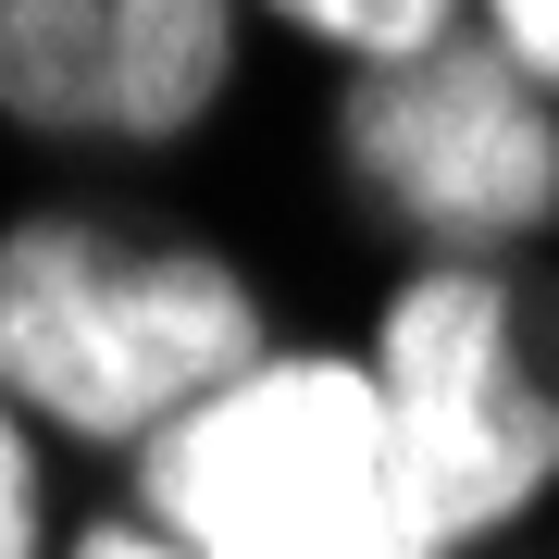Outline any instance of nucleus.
I'll list each match as a JSON object with an SVG mask.
<instances>
[{"mask_svg":"<svg viewBox=\"0 0 559 559\" xmlns=\"http://www.w3.org/2000/svg\"><path fill=\"white\" fill-rule=\"evenodd\" d=\"M249 360H274V323L212 237L124 212L0 224V399L25 423L138 460L200 399H224Z\"/></svg>","mask_w":559,"mask_h":559,"instance_id":"nucleus-1","label":"nucleus"},{"mask_svg":"<svg viewBox=\"0 0 559 559\" xmlns=\"http://www.w3.org/2000/svg\"><path fill=\"white\" fill-rule=\"evenodd\" d=\"M138 522L187 559H448L423 535L373 360L274 348L138 448Z\"/></svg>","mask_w":559,"mask_h":559,"instance_id":"nucleus-2","label":"nucleus"},{"mask_svg":"<svg viewBox=\"0 0 559 559\" xmlns=\"http://www.w3.org/2000/svg\"><path fill=\"white\" fill-rule=\"evenodd\" d=\"M360 360H373L385 436H399V485H411L423 535L448 559L510 535L559 485V399L535 385L522 299L485 261H423V274H399Z\"/></svg>","mask_w":559,"mask_h":559,"instance_id":"nucleus-3","label":"nucleus"},{"mask_svg":"<svg viewBox=\"0 0 559 559\" xmlns=\"http://www.w3.org/2000/svg\"><path fill=\"white\" fill-rule=\"evenodd\" d=\"M336 162L399 237H423V261H498L559 224V100L498 38L348 75Z\"/></svg>","mask_w":559,"mask_h":559,"instance_id":"nucleus-4","label":"nucleus"},{"mask_svg":"<svg viewBox=\"0 0 559 559\" xmlns=\"http://www.w3.org/2000/svg\"><path fill=\"white\" fill-rule=\"evenodd\" d=\"M237 87V0H0V124L50 150H175Z\"/></svg>","mask_w":559,"mask_h":559,"instance_id":"nucleus-5","label":"nucleus"},{"mask_svg":"<svg viewBox=\"0 0 559 559\" xmlns=\"http://www.w3.org/2000/svg\"><path fill=\"white\" fill-rule=\"evenodd\" d=\"M274 25H299L311 50H336V62H423V50H448V38H473V0H261Z\"/></svg>","mask_w":559,"mask_h":559,"instance_id":"nucleus-6","label":"nucleus"},{"mask_svg":"<svg viewBox=\"0 0 559 559\" xmlns=\"http://www.w3.org/2000/svg\"><path fill=\"white\" fill-rule=\"evenodd\" d=\"M0 559H50V473H38V423L0 399Z\"/></svg>","mask_w":559,"mask_h":559,"instance_id":"nucleus-7","label":"nucleus"},{"mask_svg":"<svg viewBox=\"0 0 559 559\" xmlns=\"http://www.w3.org/2000/svg\"><path fill=\"white\" fill-rule=\"evenodd\" d=\"M485 38H498L522 75L559 100V0H485Z\"/></svg>","mask_w":559,"mask_h":559,"instance_id":"nucleus-8","label":"nucleus"},{"mask_svg":"<svg viewBox=\"0 0 559 559\" xmlns=\"http://www.w3.org/2000/svg\"><path fill=\"white\" fill-rule=\"evenodd\" d=\"M62 559H187V547H175V535H150V522L124 510V522H87V535L62 547Z\"/></svg>","mask_w":559,"mask_h":559,"instance_id":"nucleus-9","label":"nucleus"}]
</instances>
